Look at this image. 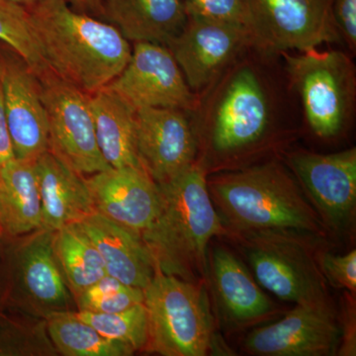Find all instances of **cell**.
<instances>
[{
  "label": "cell",
  "instance_id": "6da1fadb",
  "mask_svg": "<svg viewBox=\"0 0 356 356\" xmlns=\"http://www.w3.org/2000/svg\"><path fill=\"white\" fill-rule=\"evenodd\" d=\"M26 8L49 69L86 95L108 86L127 65L132 49L109 22L65 0H38Z\"/></svg>",
  "mask_w": 356,
  "mask_h": 356
},
{
  "label": "cell",
  "instance_id": "7a4b0ae2",
  "mask_svg": "<svg viewBox=\"0 0 356 356\" xmlns=\"http://www.w3.org/2000/svg\"><path fill=\"white\" fill-rule=\"evenodd\" d=\"M159 186L161 209L142 234L156 271L192 282L208 281L211 240L229 232L210 197L205 168L195 161Z\"/></svg>",
  "mask_w": 356,
  "mask_h": 356
},
{
  "label": "cell",
  "instance_id": "3957f363",
  "mask_svg": "<svg viewBox=\"0 0 356 356\" xmlns=\"http://www.w3.org/2000/svg\"><path fill=\"white\" fill-rule=\"evenodd\" d=\"M210 197L229 234L281 232L322 236L325 226L297 178L278 163L208 180Z\"/></svg>",
  "mask_w": 356,
  "mask_h": 356
},
{
  "label": "cell",
  "instance_id": "277c9868",
  "mask_svg": "<svg viewBox=\"0 0 356 356\" xmlns=\"http://www.w3.org/2000/svg\"><path fill=\"white\" fill-rule=\"evenodd\" d=\"M207 281H185L156 271L144 289L149 334L144 353L205 356L217 351Z\"/></svg>",
  "mask_w": 356,
  "mask_h": 356
},
{
  "label": "cell",
  "instance_id": "5b68a950",
  "mask_svg": "<svg viewBox=\"0 0 356 356\" xmlns=\"http://www.w3.org/2000/svg\"><path fill=\"white\" fill-rule=\"evenodd\" d=\"M54 233L40 229L4 236L0 252V307L46 318L76 311L54 252Z\"/></svg>",
  "mask_w": 356,
  "mask_h": 356
},
{
  "label": "cell",
  "instance_id": "8992f818",
  "mask_svg": "<svg viewBox=\"0 0 356 356\" xmlns=\"http://www.w3.org/2000/svg\"><path fill=\"white\" fill-rule=\"evenodd\" d=\"M262 288L295 304L330 301L325 280L305 236L281 232L236 235Z\"/></svg>",
  "mask_w": 356,
  "mask_h": 356
},
{
  "label": "cell",
  "instance_id": "52a82bcc",
  "mask_svg": "<svg viewBox=\"0 0 356 356\" xmlns=\"http://www.w3.org/2000/svg\"><path fill=\"white\" fill-rule=\"evenodd\" d=\"M290 79L298 91L307 122L320 138L334 137L350 114L355 91L353 64L341 51H282Z\"/></svg>",
  "mask_w": 356,
  "mask_h": 356
},
{
  "label": "cell",
  "instance_id": "ba28073f",
  "mask_svg": "<svg viewBox=\"0 0 356 356\" xmlns=\"http://www.w3.org/2000/svg\"><path fill=\"white\" fill-rule=\"evenodd\" d=\"M49 129V151L79 175L111 168L103 158L88 95L50 69L38 74Z\"/></svg>",
  "mask_w": 356,
  "mask_h": 356
},
{
  "label": "cell",
  "instance_id": "9c48e42d",
  "mask_svg": "<svg viewBox=\"0 0 356 356\" xmlns=\"http://www.w3.org/2000/svg\"><path fill=\"white\" fill-rule=\"evenodd\" d=\"M254 70L229 74L211 109L207 123L211 149L222 156L242 153L257 144L270 124V105Z\"/></svg>",
  "mask_w": 356,
  "mask_h": 356
},
{
  "label": "cell",
  "instance_id": "30bf717a",
  "mask_svg": "<svg viewBox=\"0 0 356 356\" xmlns=\"http://www.w3.org/2000/svg\"><path fill=\"white\" fill-rule=\"evenodd\" d=\"M135 111L140 108H175L195 111L197 96L186 83L168 47L149 42L134 43L125 69L105 86Z\"/></svg>",
  "mask_w": 356,
  "mask_h": 356
},
{
  "label": "cell",
  "instance_id": "8fae6325",
  "mask_svg": "<svg viewBox=\"0 0 356 356\" xmlns=\"http://www.w3.org/2000/svg\"><path fill=\"white\" fill-rule=\"evenodd\" d=\"M0 86L16 159L34 161L49 151V129L38 76L0 43Z\"/></svg>",
  "mask_w": 356,
  "mask_h": 356
},
{
  "label": "cell",
  "instance_id": "7c38bea8",
  "mask_svg": "<svg viewBox=\"0 0 356 356\" xmlns=\"http://www.w3.org/2000/svg\"><path fill=\"white\" fill-rule=\"evenodd\" d=\"M341 325L330 301L296 304L277 322L254 330L245 350L259 356H330L341 346Z\"/></svg>",
  "mask_w": 356,
  "mask_h": 356
},
{
  "label": "cell",
  "instance_id": "4fadbf2b",
  "mask_svg": "<svg viewBox=\"0 0 356 356\" xmlns=\"http://www.w3.org/2000/svg\"><path fill=\"white\" fill-rule=\"evenodd\" d=\"M257 44L273 50L317 49L339 40L334 0H250Z\"/></svg>",
  "mask_w": 356,
  "mask_h": 356
},
{
  "label": "cell",
  "instance_id": "5bb4252c",
  "mask_svg": "<svg viewBox=\"0 0 356 356\" xmlns=\"http://www.w3.org/2000/svg\"><path fill=\"white\" fill-rule=\"evenodd\" d=\"M288 163L325 226L348 228L355 217V147L327 154L297 152Z\"/></svg>",
  "mask_w": 356,
  "mask_h": 356
},
{
  "label": "cell",
  "instance_id": "9a60e30c",
  "mask_svg": "<svg viewBox=\"0 0 356 356\" xmlns=\"http://www.w3.org/2000/svg\"><path fill=\"white\" fill-rule=\"evenodd\" d=\"M254 35L242 26L188 17L184 30L168 44L192 90L209 86L248 44Z\"/></svg>",
  "mask_w": 356,
  "mask_h": 356
},
{
  "label": "cell",
  "instance_id": "2e32d148",
  "mask_svg": "<svg viewBox=\"0 0 356 356\" xmlns=\"http://www.w3.org/2000/svg\"><path fill=\"white\" fill-rule=\"evenodd\" d=\"M136 137L140 165L158 184L170 181L196 161L197 134L184 110H137Z\"/></svg>",
  "mask_w": 356,
  "mask_h": 356
},
{
  "label": "cell",
  "instance_id": "e0dca14e",
  "mask_svg": "<svg viewBox=\"0 0 356 356\" xmlns=\"http://www.w3.org/2000/svg\"><path fill=\"white\" fill-rule=\"evenodd\" d=\"M96 212L135 233L152 226L161 209L159 184L143 166H125L86 177Z\"/></svg>",
  "mask_w": 356,
  "mask_h": 356
},
{
  "label": "cell",
  "instance_id": "ac0fdd59",
  "mask_svg": "<svg viewBox=\"0 0 356 356\" xmlns=\"http://www.w3.org/2000/svg\"><path fill=\"white\" fill-rule=\"evenodd\" d=\"M224 322L245 327L273 313L271 300L247 267L229 250L215 248L209 259V278Z\"/></svg>",
  "mask_w": 356,
  "mask_h": 356
},
{
  "label": "cell",
  "instance_id": "d6986e66",
  "mask_svg": "<svg viewBox=\"0 0 356 356\" xmlns=\"http://www.w3.org/2000/svg\"><path fill=\"white\" fill-rule=\"evenodd\" d=\"M102 255L108 275L144 290L156 268L142 236L95 212L76 222Z\"/></svg>",
  "mask_w": 356,
  "mask_h": 356
},
{
  "label": "cell",
  "instance_id": "ffe728a7",
  "mask_svg": "<svg viewBox=\"0 0 356 356\" xmlns=\"http://www.w3.org/2000/svg\"><path fill=\"white\" fill-rule=\"evenodd\" d=\"M43 210V229L50 231L81 222L96 212L86 178L50 151L34 161Z\"/></svg>",
  "mask_w": 356,
  "mask_h": 356
},
{
  "label": "cell",
  "instance_id": "44dd1931",
  "mask_svg": "<svg viewBox=\"0 0 356 356\" xmlns=\"http://www.w3.org/2000/svg\"><path fill=\"white\" fill-rule=\"evenodd\" d=\"M102 14L128 41L165 47L188 19L184 0H104Z\"/></svg>",
  "mask_w": 356,
  "mask_h": 356
},
{
  "label": "cell",
  "instance_id": "7402d4cb",
  "mask_svg": "<svg viewBox=\"0 0 356 356\" xmlns=\"http://www.w3.org/2000/svg\"><path fill=\"white\" fill-rule=\"evenodd\" d=\"M0 225L7 238L43 229L34 161L15 158L0 170Z\"/></svg>",
  "mask_w": 356,
  "mask_h": 356
},
{
  "label": "cell",
  "instance_id": "603a6c76",
  "mask_svg": "<svg viewBox=\"0 0 356 356\" xmlns=\"http://www.w3.org/2000/svg\"><path fill=\"white\" fill-rule=\"evenodd\" d=\"M96 139L111 168L142 166L136 137V111L111 91L88 95Z\"/></svg>",
  "mask_w": 356,
  "mask_h": 356
},
{
  "label": "cell",
  "instance_id": "cb8c5ba5",
  "mask_svg": "<svg viewBox=\"0 0 356 356\" xmlns=\"http://www.w3.org/2000/svg\"><path fill=\"white\" fill-rule=\"evenodd\" d=\"M54 252L74 298L107 274L95 243L76 222L55 231Z\"/></svg>",
  "mask_w": 356,
  "mask_h": 356
},
{
  "label": "cell",
  "instance_id": "d4e9b609",
  "mask_svg": "<svg viewBox=\"0 0 356 356\" xmlns=\"http://www.w3.org/2000/svg\"><path fill=\"white\" fill-rule=\"evenodd\" d=\"M51 343L60 355L130 356L134 351L102 336L76 315V311L51 314L46 318Z\"/></svg>",
  "mask_w": 356,
  "mask_h": 356
},
{
  "label": "cell",
  "instance_id": "484cf974",
  "mask_svg": "<svg viewBox=\"0 0 356 356\" xmlns=\"http://www.w3.org/2000/svg\"><path fill=\"white\" fill-rule=\"evenodd\" d=\"M46 318L0 307V356H57Z\"/></svg>",
  "mask_w": 356,
  "mask_h": 356
},
{
  "label": "cell",
  "instance_id": "4316f807",
  "mask_svg": "<svg viewBox=\"0 0 356 356\" xmlns=\"http://www.w3.org/2000/svg\"><path fill=\"white\" fill-rule=\"evenodd\" d=\"M0 43L15 51L37 76L49 70L25 6L0 0Z\"/></svg>",
  "mask_w": 356,
  "mask_h": 356
},
{
  "label": "cell",
  "instance_id": "83f0119b",
  "mask_svg": "<svg viewBox=\"0 0 356 356\" xmlns=\"http://www.w3.org/2000/svg\"><path fill=\"white\" fill-rule=\"evenodd\" d=\"M76 313L102 336L128 346L134 353H144L149 334L144 303L118 313L98 314L81 311H76Z\"/></svg>",
  "mask_w": 356,
  "mask_h": 356
},
{
  "label": "cell",
  "instance_id": "f1b7e54d",
  "mask_svg": "<svg viewBox=\"0 0 356 356\" xmlns=\"http://www.w3.org/2000/svg\"><path fill=\"white\" fill-rule=\"evenodd\" d=\"M144 290L130 286L112 277L103 276L74 298L76 311L110 314L127 310L144 303Z\"/></svg>",
  "mask_w": 356,
  "mask_h": 356
},
{
  "label": "cell",
  "instance_id": "f546056e",
  "mask_svg": "<svg viewBox=\"0 0 356 356\" xmlns=\"http://www.w3.org/2000/svg\"><path fill=\"white\" fill-rule=\"evenodd\" d=\"M184 4L188 17L242 26L252 32L257 44L250 0H184Z\"/></svg>",
  "mask_w": 356,
  "mask_h": 356
},
{
  "label": "cell",
  "instance_id": "4dcf8cb0",
  "mask_svg": "<svg viewBox=\"0 0 356 356\" xmlns=\"http://www.w3.org/2000/svg\"><path fill=\"white\" fill-rule=\"evenodd\" d=\"M321 271L325 281L334 286L348 290L350 294L356 291V250L346 254L325 252L318 259Z\"/></svg>",
  "mask_w": 356,
  "mask_h": 356
},
{
  "label": "cell",
  "instance_id": "1f68e13d",
  "mask_svg": "<svg viewBox=\"0 0 356 356\" xmlns=\"http://www.w3.org/2000/svg\"><path fill=\"white\" fill-rule=\"evenodd\" d=\"M332 18L351 50L356 46V0H334Z\"/></svg>",
  "mask_w": 356,
  "mask_h": 356
},
{
  "label": "cell",
  "instance_id": "d6a6232c",
  "mask_svg": "<svg viewBox=\"0 0 356 356\" xmlns=\"http://www.w3.org/2000/svg\"><path fill=\"white\" fill-rule=\"evenodd\" d=\"M343 304V327H341V341L337 355L355 356L356 355L355 304L350 292Z\"/></svg>",
  "mask_w": 356,
  "mask_h": 356
},
{
  "label": "cell",
  "instance_id": "836d02e7",
  "mask_svg": "<svg viewBox=\"0 0 356 356\" xmlns=\"http://www.w3.org/2000/svg\"><path fill=\"white\" fill-rule=\"evenodd\" d=\"M15 159L10 134L7 126L3 99H2L1 86H0V170L8 161Z\"/></svg>",
  "mask_w": 356,
  "mask_h": 356
},
{
  "label": "cell",
  "instance_id": "e575fe53",
  "mask_svg": "<svg viewBox=\"0 0 356 356\" xmlns=\"http://www.w3.org/2000/svg\"><path fill=\"white\" fill-rule=\"evenodd\" d=\"M70 6L81 13L102 14L104 0H65Z\"/></svg>",
  "mask_w": 356,
  "mask_h": 356
},
{
  "label": "cell",
  "instance_id": "d590c367",
  "mask_svg": "<svg viewBox=\"0 0 356 356\" xmlns=\"http://www.w3.org/2000/svg\"><path fill=\"white\" fill-rule=\"evenodd\" d=\"M9 1L26 7L31 6V4L35 3V2L38 1V0H9Z\"/></svg>",
  "mask_w": 356,
  "mask_h": 356
},
{
  "label": "cell",
  "instance_id": "8d00e7d4",
  "mask_svg": "<svg viewBox=\"0 0 356 356\" xmlns=\"http://www.w3.org/2000/svg\"><path fill=\"white\" fill-rule=\"evenodd\" d=\"M3 232H2L1 225H0V252H1L2 243H3Z\"/></svg>",
  "mask_w": 356,
  "mask_h": 356
}]
</instances>
